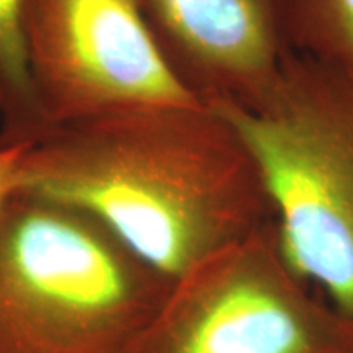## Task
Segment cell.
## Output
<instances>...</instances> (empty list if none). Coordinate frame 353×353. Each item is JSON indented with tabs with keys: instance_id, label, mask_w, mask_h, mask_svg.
Instances as JSON below:
<instances>
[{
	"instance_id": "7a4b0ae2",
	"label": "cell",
	"mask_w": 353,
	"mask_h": 353,
	"mask_svg": "<svg viewBox=\"0 0 353 353\" xmlns=\"http://www.w3.org/2000/svg\"><path fill=\"white\" fill-rule=\"evenodd\" d=\"M170 286L76 206L20 190L0 213V353H131Z\"/></svg>"
},
{
	"instance_id": "277c9868",
	"label": "cell",
	"mask_w": 353,
	"mask_h": 353,
	"mask_svg": "<svg viewBox=\"0 0 353 353\" xmlns=\"http://www.w3.org/2000/svg\"><path fill=\"white\" fill-rule=\"evenodd\" d=\"M311 288L273 221L175 280L131 353H353V317Z\"/></svg>"
},
{
	"instance_id": "8992f818",
	"label": "cell",
	"mask_w": 353,
	"mask_h": 353,
	"mask_svg": "<svg viewBox=\"0 0 353 353\" xmlns=\"http://www.w3.org/2000/svg\"><path fill=\"white\" fill-rule=\"evenodd\" d=\"M174 76L201 103L259 110L290 52L285 0H138Z\"/></svg>"
},
{
	"instance_id": "ba28073f",
	"label": "cell",
	"mask_w": 353,
	"mask_h": 353,
	"mask_svg": "<svg viewBox=\"0 0 353 353\" xmlns=\"http://www.w3.org/2000/svg\"><path fill=\"white\" fill-rule=\"evenodd\" d=\"M291 50L353 79V0H285Z\"/></svg>"
},
{
	"instance_id": "52a82bcc",
	"label": "cell",
	"mask_w": 353,
	"mask_h": 353,
	"mask_svg": "<svg viewBox=\"0 0 353 353\" xmlns=\"http://www.w3.org/2000/svg\"><path fill=\"white\" fill-rule=\"evenodd\" d=\"M21 0H0V92L2 144L33 145L44 134L20 32Z\"/></svg>"
},
{
	"instance_id": "30bf717a",
	"label": "cell",
	"mask_w": 353,
	"mask_h": 353,
	"mask_svg": "<svg viewBox=\"0 0 353 353\" xmlns=\"http://www.w3.org/2000/svg\"><path fill=\"white\" fill-rule=\"evenodd\" d=\"M2 103H3V97H2V92H0V110H2Z\"/></svg>"
},
{
	"instance_id": "9c48e42d",
	"label": "cell",
	"mask_w": 353,
	"mask_h": 353,
	"mask_svg": "<svg viewBox=\"0 0 353 353\" xmlns=\"http://www.w3.org/2000/svg\"><path fill=\"white\" fill-rule=\"evenodd\" d=\"M28 148L26 144L0 143V213L21 190V167Z\"/></svg>"
},
{
	"instance_id": "3957f363",
	"label": "cell",
	"mask_w": 353,
	"mask_h": 353,
	"mask_svg": "<svg viewBox=\"0 0 353 353\" xmlns=\"http://www.w3.org/2000/svg\"><path fill=\"white\" fill-rule=\"evenodd\" d=\"M210 107L257 157L286 262L353 317V79L291 51L262 108Z\"/></svg>"
},
{
	"instance_id": "5b68a950",
	"label": "cell",
	"mask_w": 353,
	"mask_h": 353,
	"mask_svg": "<svg viewBox=\"0 0 353 353\" xmlns=\"http://www.w3.org/2000/svg\"><path fill=\"white\" fill-rule=\"evenodd\" d=\"M20 32L44 134L125 110L201 103L167 65L138 0H21Z\"/></svg>"
},
{
	"instance_id": "6da1fadb",
	"label": "cell",
	"mask_w": 353,
	"mask_h": 353,
	"mask_svg": "<svg viewBox=\"0 0 353 353\" xmlns=\"http://www.w3.org/2000/svg\"><path fill=\"white\" fill-rule=\"evenodd\" d=\"M21 190L92 214L170 283L275 221L254 151L206 103L52 128L26 149Z\"/></svg>"
}]
</instances>
